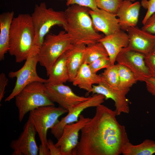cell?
Returning <instances> with one entry per match:
<instances>
[{
  "label": "cell",
  "instance_id": "cell-6",
  "mask_svg": "<svg viewBox=\"0 0 155 155\" xmlns=\"http://www.w3.org/2000/svg\"><path fill=\"white\" fill-rule=\"evenodd\" d=\"M72 44L70 36L65 30L57 34L46 35L38 55V63L45 68L47 76L53 63Z\"/></svg>",
  "mask_w": 155,
  "mask_h": 155
},
{
  "label": "cell",
  "instance_id": "cell-31",
  "mask_svg": "<svg viewBox=\"0 0 155 155\" xmlns=\"http://www.w3.org/2000/svg\"><path fill=\"white\" fill-rule=\"evenodd\" d=\"M145 62L151 76L155 78V54L145 55Z\"/></svg>",
  "mask_w": 155,
  "mask_h": 155
},
{
  "label": "cell",
  "instance_id": "cell-13",
  "mask_svg": "<svg viewBox=\"0 0 155 155\" xmlns=\"http://www.w3.org/2000/svg\"><path fill=\"white\" fill-rule=\"evenodd\" d=\"M37 133L34 126L28 119L24 126L23 130L18 139L10 144L13 151L12 155H37L39 147L35 140Z\"/></svg>",
  "mask_w": 155,
  "mask_h": 155
},
{
  "label": "cell",
  "instance_id": "cell-29",
  "mask_svg": "<svg viewBox=\"0 0 155 155\" xmlns=\"http://www.w3.org/2000/svg\"><path fill=\"white\" fill-rule=\"evenodd\" d=\"M141 5L147 9L142 23L144 24L147 19L155 12V0H142Z\"/></svg>",
  "mask_w": 155,
  "mask_h": 155
},
{
  "label": "cell",
  "instance_id": "cell-19",
  "mask_svg": "<svg viewBox=\"0 0 155 155\" xmlns=\"http://www.w3.org/2000/svg\"><path fill=\"white\" fill-rule=\"evenodd\" d=\"M86 45L72 44L65 53L69 75L68 82H72L84 63Z\"/></svg>",
  "mask_w": 155,
  "mask_h": 155
},
{
  "label": "cell",
  "instance_id": "cell-20",
  "mask_svg": "<svg viewBox=\"0 0 155 155\" xmlns=\"http://www.w3.org/2000/svg\"><path fill=\"white\" fill-rule=\"evenodd\" d=\"M103 80L101 75L93 73L89 65L84 63L82 65L72 83L80 89L91 92L92 86L98 84Z\"/></svg>",
  "mask_w": 155,
  "mask_h": 155
},
{
  "label": "cell",
  "instance_id": "cell-25",
  "mask_svg": "<svg viewBox=\"0 0 155 155\" xmlns=\"http://www.w3.org/2000/svg\"><path fill=\"white\" fill-rule=\"evenodd\" d=\"M119 77L118 88L130 89L133 85L138 81L133 73L126 67L117 63Z\"/></svg>",
  "mask_w": 155,
  "mask_h": 155
},
{
  "label": "cell",
  "instance_id": "cell-32",
  "mask_svg": "<svg viewBox=\"0 0 155 155\" xmlns=\"http://www.w3.org/2000/svg\"><path fill=\"white\" fill-rule=\"evenodd\" d=\"M141 29L152 34H155V12L143 24Z\"/></svg>",
  "mask_w": 155,
  "mask_h": 155
},
{
  "label": "cell",
  "instance_id": "cell-5",
  "mask_svg": "<svg viewBox=\"0 0 155 155\" xmlns=\"http://www.w3.org/2000/svg\"><path fill=\"white\" fill-rule=\"evenodd\" d=\"M15 98L20 122L28 113L36 108L55 105L47 94L45 84L39 82H33L26 86Z\"/></svg>",
  "mask_w": 155,
  "mask_h": 155
},
{
  "label": "cell",
  "instance_id": "cell-1",
  "mask_svg": "<svg viewBox=\"0 0 155 155\" xmlns=\"http://www.w3.org/2000/svg\"><path fill=\"white\" fill-rule=\"evenodd\" d=\"M81 130L72 155H119L129 141L125 127L117 121L115 111L102 104Z\"/></svg>",
  "mask_w": 155,
  "mask_h": 155
},
{
  "label": "cell",
  "instance_id": "cell-11",
  "mask_svg": "<svg viewBox=\"0 0 155 155\" xmlns=\"http://www.w3.org/2000/svg\"><path fill=\"white\" fill-rule=\"evenodd\" d=\"M91 119L80 114L78 121L65 126L61 137L55 144L60 148L61 155H72L79 142L80 131Z\"/></svg>",
  "mask_w": 155,
  "mask_h": 155
},
{
  "label": "cell",
  "instance_id": "cell-33",
  "mask_svg": "<svg viewBox=\"0 0 155 155\" xmlns=\"http://www.w3.org/2000/svg\"><path fill=\"white\" fill-rule=\"evenodd\" d=\"M8 82V79L5 74L1 73L0 74V102L4 97L5 89Z\"/></svg>",
  "mask_w": 155,
  "mask_h": 155
},
{
  "label": "cell",
  "instance_id": "cell-24",
  "mask_svg": "<svg viewBox=\"0 0 155 155\" xmlns=\"http://www.w3.org/2000/svg\"><path fill=\"white\" fill-rule=\"evenodd\" d=\"M108 57L103 45L97 42L86 45L84 63L88 65L97 59L104 57Z\"/></svg>",
  "mask_w": 155,
  "mask_h": 155
},
{
  "label": "cell",
  "instance_id": "cell-36",
  "mask_svg": "<svg viewBox=\"0 0 155 155\" xmlns=\"http://www.w3.org/2000/svg\"><path fill=\"white\" fill-rule=\"evenodd\" d=\"M154 39H155L154 44V47L153 50L152 51V52L151 53L155 54V34H154Z\"/></svg>",
  "mask_w": 155,
  "mask_h": 155
},
{
  "label": "cell",
  "instance_id": "cell-34",
  "mask_svg": "<svg viewBox=\"0 0 155 155\" xmlns=\"http://www.w3.org/2000/svg\"><path fill=\"white\" fill-rule=\"evenodd\" d=\"M46 147L49 150L50 155H61L60 148L55 146L51 139L47 140Z\"/></svg>",
  "mask_w": 155,
  "mask_h": 155
},
{
  "label": "cell",
  "instance_id": "cell-15",
  "mask_svg": "<svg viewBox=\"0 0 155 155\" xmlns=\"http://www.w3.org/2000/svg\"><path fill=\"white\" fill-rule=\"evenodd\" d=\"M126 31L129 38V49L145 56L152 53L154 44V34L136 26L129 28Z\"/></svg>",
  "mask_w": 155,
  "mask_h": 155
},
{
  "label": "cell",
  "instance_id": "cell-10",
  "mask_svg": "<svg viewBox=\"0 0 155 155\" xmlns=\"http://www.w3.org/2000/svg\"><path fill=\"white\" fill-rule=\"evenodd\" d=\"M145 56L144 55L127 47L122 49L118 54L116 61L130 70L138 81L145 82L151 77L145 64Z\"/></svg>",
  "mask_w": 155,
  "mask_h": 155
},
{
  "label": "cell",
  "instance_id": "cell-22",
  "mask_svg": "<svg viewBox=\"0 0 155 155\" xmlns=\"http://www.w3.org/2000/svg\"><path fill=\"white\" fill-rule=\"evenodd\" d=\"M47 84L55 85L68 81L69 75L65 53L55 62L51 67Z\"/></svg>",
  "mask_w": 155,
  "mask_h": 155
},
{
  "label": "cell",
  "instance_id": "cell-12",
  "mask_svg": "<svg viewBox=\"0 0 155 155\" xmlns=\"http://www.w3.org/2000/svg\"><path fill=\"white\" fill-rule=\"evenodd\" d=\"M64 84L49 85L45 84L47 94L53 102L60 106L70 111L75 105L89 99L91 96L85 97L75 94L71 89Z\"/></svg>",
  "mask_w": 155,
  "mask_h": 155
},
{
  "label": "cell",
  "instance_id": "cell-8",
  "mask_svg": "<svg viewBox=\"0 0 155 155\" xmlns=\"http://www.w3.org/2000/svg\"><path fill=\"white\" fill-rule=\"evenodd\" d=\"M38 53L33 52L29 56L22 67L19 70L11 71L8 73L9 78L16 79L15 86L11 94L5 100L9 101L15 98L26 86L34 82L44 84L47 83V79L39 77L36 71V65L38 62Z\"/></svg>",
  "mask_w": 155,
  "mask_h": 155
},
{
  "label": "cell",
  "instance_id": "cell-35",
  "mask_svg": "<svg viewBox=\"0 0 155 155\" xmlns=\"http://www.w3.org/2000/svg\"><path fill=\"white\" fill-rule=\"evenodd\" d=\"M145 82L148 92L155 96V78L150 77Z\"/></svg>",
  "mask_w": 155,
  "mask_h": 155
},
{
  "label": "cell",
  "instance_id": "cell-18",
  "mask_svg": "<svg viewBox=\"0 0 155 155\" xmlns=\"http://www.w3.org/2000/svg\"><path fill=\"white\" fill-rule=\"evenodd\" d=\"M141 3H134L124 0L116 15L118 17L121 29L127 30L129 27L136 26L138 22Z\"/></svg>",
  "mask_w": 155,
  "mask_h": 155
},
{
  "label": "cell",
  "instance_id": "cell-26",
  "mask_svg": "<svg viewBox=\"0 0 155 155\" xmlns=\"http://www.w3.org/2000/svg\"><path fill=\"white\" fill-rule=\"evenodd\" d=\"M101 75L103 80L108 85L118 88L119 77L117 64L111 65L105 69Z\"/></svg>",
  "mask_w": 155,
  "mask_h": 155
},
{
  "label": "cell",
  "instance_id": "cell-28",
  "mask_svg": "<svg viewBox=\"0 0 155 155\" xmlns=\"http://www.w3.org/2000/svg\"><path fill=\"white\" fill-rule=\"evenodd\" d=\"M88 65L91 71L96 73L99 70L106 69L111 64L109 57H106L100 58Z\"/></svg>",
  "mask_w": 155,
  "mask_h": 155
},
{
  "label": "cell",
  "instance_id": "cell-17",
  "mask_svg": "<svg viewBox=\"0 0 155 155\" xmlns=\"http://www.w3.org/2000/svg\"><path fill=\"white\" fill-rule=\"evenodd\" d=\"M98 42L104 46L108 54L111 64L113 65L122 49L128 46L129 38L127 33L120 29L112 34L103 36Z\"/></svg>",
  "mask_w": 155,
  "mask_h": 155
},
{
  "label": "cell",
  "instance_id": "cell-14",
  "mask_svg": "<svg viewBox=\"0 0 155 155\" xmlns=\"http://www.w3.org/2000/svg\"><path fill=\"white\" fill-rule=\"evenodd\" d=\"M130 89H121L112 87L103 80L97 85H93L91 92L94 94H102L105 99H112L114 102L115 111L117 116L123 113L128 114L130 109L129 101L126 95Z\"/></svg>",
  "mask_w": 155,
  "mask_h": 155
},
{
  "label": "cell",
  "instance_id": "cell-9",
  "mask_svg": "<svg viewBox=\"0 0 155 155\" xmlns=\"http://www.w3.org/2000/svg\"><path fill=\"white\" fill-rule=\"evenodd\" d=\"M105 97L103 95L94 94L86 100L81 102L74 105L71 109L68 111L67 114L62 118L51 129V133L57 140L61 137L65 126L67 124L78 121L79 116L85 109L95 107L102 104Z\"/></svg>",
  "mask_w": 155,
  "mask_h": 155
},
{
  "label": "cell",
  "instance_id": "cell-4",
  "mask_svg": "<svg viewBox=\"0 0 155 155\" xmlns=\"http://www.w3.org/2000/svg\"><path fill=\"white\" fill-rule=\"evenodd\" d=\"M31 16L35 33L34 45L39 51L52 27L56 25L63 27L67 23L64 11L48 8L45 2L35 5Z\"/></svg>",
  "mask_w": 155,
  "mask_h": 155
},
{
  "label": "cell",
  "instance_id": "cell-7",
  "mask_svg": "<svg viewBox=\"0 0 155 155\" xmlns=\"http://www.w3.org/2000/svg\"><path fill=\"white\" fill-rule=\"evenodd\" d=\"M68 112L67 110L55 105L41 106L29 112L28 119L38 134L40 145L45 150H49L46 147L48 130L59 121L58 118L60 116Z\"/></svg>",
  "mask_w": 155,
  "mask_h": 155
},
{
  "label": "cell",
  "instance_id": "cell-21",
  "mask_svg": "<svg viewBox=\"0 0 155 155\" xmlns=\"http://www.w3.org/2000/svg\"><path fill=\"white\" fill-rule=\"evenodd\" d=\"M13 11L3 12L0 15V60L4 59L5 54L8 51L10 29L14 18Z\"/></svg>",
  "mask_w": 155,
  "mask_h": 155
},
{
  "label": "cell",
  "instance_id": "cell-37",
  "mask_svg": "<svg viewBox=\"0 0 155 155\" xmlns=\"http://www.w3.org/2000/svg\"><path fill=\"white\" fill-rule=\"evenodd\" d=\"M132 2L134 1L135 0H130Z\"/></svg>",
  "mask_w": 155,
  "mask_h": 155
},
{
  "label": "cell",
  "instance_id": "cell-38",
  "mask_svg": "<svg viewBox=\"0 0 155 155\" xmlns=\"http://www.w3.org/2000/svg\"><path fill=\"white\" fill-rule=\"evenodd\" d=\"M60 0V1H63V0Z\"/></svg>",
  "mask_w": 155,
  "mask_h": 155
},
{
  "label": "cell",
  "instance_id": "cell-30",
  "mask_svg": "<svg viewBox=\"0 0 155 155\" xmlns=\"http://www.w3.org/2000/svg\"><path fill=\"white\" fill-rule=\"evenodd\" d=\"M66 4L68 6L77 4L87 7L92 10L98 8L96 0H67Z\"/></svg>",
  "mask_w": 155,
  "mask_h": 155
},
{
  "label": "cell",
  "instance_id": "cell-27",
  "mask_svg": "<svg viewBox=\"0 0 155 155\" xmlns=\"http://www.w3.org/2000/svg\"><path fill=\"white\" fill-rule=\"evenodd\" d=\"M96 0L98 8L116 15L123 1V0Z\"/></svg>",
  "mask_w": 155,
  "mask_h": 155
},
{
  "label": "cell",
  "instance_id": "cell-2",
  "mask_svg": "<svg viewBox=\"0 0 155 155\" xmlns=\"http://www.w3.org/2000/svg\"><path fill=\"white\" fill-rule=\"evenodd\" d=\"M90 9L77 4L65 11L67 21L63 28L70 36L73 44L86 45L98 42L103 36L95 29L89 13Z\"/></svg>",
  "mask_w": 155,
  "mask_h": 155
},
{
  "label": "cell",
  "instance_id": "cell-23",
  "mask_svg": "<svg viewBox=\"0 0 155 155\" xmlns=\"http://www.w3.org/2000/svg\"><path fill=\"white\" fill-rule=\"evenodd\" d=\"M155 154V142L146 139L142 143L134 145L130 142L124 146L122 154L123 155H152Z\"/></svg>",
  "mask_w": 155,
  "mask_h": 155
},
{
  "label": "cell",
  "instance_id": "cell-3",
  "mask_svg": "<svg viewBox=\"0 0 155 155\" xmlns=\"http://www.w3.org/2000/svg\"><path fill=\"white\" fill-rule=\"evenodd\" d=\"M34 37L31 15L20 14L14 17L10 27L8 52L15 57L16 62L26 60L33 52L38 53L34 45Z\"/></svg>",
  "mask_w": 155,
  "mask_h": 155
},
{
  "label": "cell",
  "instance_id": "cell-16",
  "mask_svg": "<svg viewBox=\"0 0 155 155\" xmlns=\"http://www.w3.org/2000/svg\"><path fill=\"white\" fill-rule=\"evenodd\" d=\"M89 13L95 29L103 33L105 36L121 29L119 20L116 15L98 8L94 10L90 9Z\"/></svg>",
  "mask_w": 155,
  "mask_h": 155
}]
</instances>
